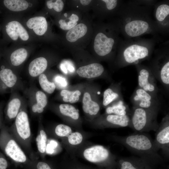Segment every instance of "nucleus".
Instances as JSON below:
<instances>
[{
	"label": "nucleus",
	"mask_w": 169,
	"mask_h": 169,
	"mask_svg": "<svg viewBox=\"0 0 169 169\" xmlns=\"http://www.w3.org/2000/svg\"><path fill=\"white\" fill-rule=\"evenodd\" d=\"M119 162L120 169H139L136 166L132 157L120 158Z\"/></svg>",
	"instance_id": "473e14b6"
},
{
	"label": "nucleus",
	"mask_w": 169,
	"mask_h": 169,
	"mask_svg": "<svg viewBox=\"0 0 169 169\" xmlns=\"http://www.w3.org/2000/svg\"><path fill=\"white\" fill-rule=\"evenodd\" d=\"M47 134L42 124L41 117L38 118L37 136L36 138L38 153L42 159L46 154V148L48 141Z\"/></svg>",
	"instance_id": "dca6fc26"
},
{
	"label": "nucleus",
	"mask_w": 169,
	"mask_h": 169,
	"mask_svg": "<svg viewBox=\"0 0 169 169\" xmlns=\"http://www.w3.org/2000/svg\"><path fill=\"white\" fill-rule=\"evenodd\" d=\"M38 78L40 86L44 91L49 94L54 92L56 88V85L54 82L49 81L44 73L40 75Z\"/></svg>",
	"instance_id": "bb28decb"
},
{
	"label": "nucleus",
	"mask_w": 169,
	"mask_h": 169,
	"mask_svg": "<svg viewBox=\"0 0 169 169\" xmlns=\"http://www.w3.org/2000/svg\"><path fill=\"white\" fill-rule=\"evenodd\" d=\"M88 161L95 163H102L113 160V155L107 148L101 145H95L84 149L82 153Z\"/></svg>",
	"instance_id": "0eeeda50"
},
{
	"label": "nucleus",
	"mask_w": 169,
	"mask_h": 169,
	"mask_svg": "<svg viewBox=\"0 0 169 169\" xmlns=\"http://www.w3.org/2000/svg\"><path fill=\"white\" fill-rule=\"evenodd\" d=\"M107 8L109 10H111L114 8L117 5V1L116 0H103Z\"/></svg>",
	"instance_id": "a19ab883"
},
{
	"label": "nucleus",
	"mask_w": 169,
	"mask_h": 169,
	"mask_svg": "<svg viewBox=\"0 0 169 169\" xmlns=\"http://www.w3.org/2000/svg\"><path fill=\"white\" fill-rule=\"evenodd\" d=\"M3 3L8 9L14 12L25 11L29 6V3L24 0H4Z\"/></svg>",
	"instance_id": "5701e85b"
},
{
	"label": "nucleus",
	"mask_w": 169,
	"mask_h": 169,
	"mask_svg": "<svg viewBox=\"0 0 169 169\" xmlns=\"http://www.w3.org/2000/svg\"><path fill=\"white\" fill-rule=\"evenodd\" d=\"M104 71V68L101 64L94 63L80 67L76 72L80 77L90 79L100 76Z\"/></svg>",
	"instance_id": "a211bd4d"
},
{
	"label": "nucleus",
	"mask_w": 169,
	"mask_h": 169,
	"mask_svg": "<svg viewBox=\"0 0 169 169\" xmlns=\"http://www.w3.org/2000/svg\"><path fill=\"white\" fill-rule=\"evenodd\" d=\"M46 131L54 138L63 140L66 139L73 132L69 126L63 124L57 125L53 128Z\"/></svg>",
	"instance_id": "4be33fe9"
},
{
	"label": "nucleus",
	"mask_w": 169,
	"mask_h": 169,
	"mask_svg": "<svg viewBox=\"0 0 169 169\" xmlns=\"http://www.w3.org/2000/svg\"><path fill=\"white\" fill-rule=\"evenodd\" d=\"M26 25L28 28L38 36L43 35L48 29L46 19L42 16H35L29 18L27 21Z\"/></svg>",
	"instance_id": "f3484780"
},
{
	"label": "nucleus",
	"mask_w": 169,
	"mask_h": 169,
	"mask_svg": "<svg viewBox=\"0 0 169 169\" xmlns=\"http://www.w3.org/2000/svg\"><path fill=\"white\" fill-rule=\"evenodd\" d=\"M0 148L16 164L25 169H34L33 160L30 159L8 131L4 123L0 129Z\"/></svg>",
	"instance_id": "7ed1b4c3"
},
{
	"label": "nucleus",
	"mask_w": 169,
	"mask_h": 169,
	"mask_svg": "<svg viewBox=\"0 0 169 169\" xmlns=\"http://www.w3.org/2000/svg\"><path fill=\"white\" fill-rule=\"evenodd\" d=\"M26 105L27 100L18 91L11 93L4 110L5 121L10 123L14 120L21 110Z\"/></svg>",
	"instance_id": "6e6552de"
},
{
	"label": "nucleus",
	"mask_w": 169,
	"mask_h": 169,
	"mask_svg": "<svg viewBox=\"0 0 169 169\" xmlns=\"http://www.w3.org/2000/svg\"><path fill=\"white\" fill-rule=\"evenodd\" d=\"M9 165L5 156L0 151V169H7Z\"/></svg>",
	"instance_id": "ea45409f"
},
{
	"label": "nucleus",
	"mask_w": 169,
	"mask_h": 169,
	"mask_svg": "<svg viewBox=\"0 0 169 169\" xmlns=\"http://www.w3.org/2000/svg\"><path fill=\"white\" fill-rule=\"evenodd\" d=\"M154 110L137 107L133 112L129 127L136 132L156 131L159 125L156 121Z\"/></svg>",
	"instance_id": "20e7f679"
},
{
	"label": "nucleus",
	"mask_w": 169,
	"mask_h": 169,
	"mask_svg": "<svg viewBox=\"0 0 169 169\" xmlns=\"http://www.w3.org/2000/svg\"><path fill=\"white\" fill-rule=\"evenodd\" d=\"M97 93L98 94H100V92L99 91Z\"/></svg>",
	"instance_id": "a18cd8bd"
},
{
	"label": "nucleus",
	"mask_w": 169,
	"mask_h": 169,
	"mask_svg": "<svg viewBox=\"0 0 169 169\" xmlns=\"http://www.w3.org/2000/svg\"><path fill=\"white\" fill-rule=\"evenodd\" d=\"M149 27L147 23L141 20H136L127 23L125 26L126 33L129 36H139L146 32Z\"/></svg>",
	"instance_id": "6ab92c4d"
},
{
	"label": "nucleus",
	"mask_w": 169,
	"mask_h": 169,
	"mask_svg": "<svg viewBox=\"0 0 169 169\" xmlns=\"http://www.w3.org/2000/svg\"><path fill=\"white\" fill-rule=\"evenodd\" d=\"M130 120L126 115H121L109 114L104 121L100 124L98 127L99 128L108 127L119 128L129 126Z\"/></svg>",
	"instance_id": "ddd939ff"
},
{
	"label": "nucleus",
	"mask_w": 169,
	"mask_h": 169,
	"mask_svg": "<svg viewBox=\"0 0 169 169\" xmlns=\"http://www.w3.org/2000/svg\"><path fill=\"white\" fill-rule=\"evenodd\" d=\"M169 14V6L163 4L159 6L157 8L156 16L157 19L159 21H163Z\"/></svg>",
	"instance_id": "2f4dec72"
},
{
	"label": "nucleus",
	"mask_w": 169,
	"mask_h": 169,
	"mask_svg": "<svg viewBox=\"0 0 169 169\" xmlns=\"http://www.w3.org/2000/svg\"><path fill=\"white\" fill-rule=\"evenodd\" d=\"M54 80L55 85L57 84L60 87H64L67 86V83L66 80L62 76L57 75L54 77Z\"/></svg>",
	"instance_id": "58836bf2"
},
{
	"label": "nucleus",
	"mask_w": 169,
	"mask_h": 169,
	"mask_svg": "<svg viewBox=\"0 0 169 169\" xmlns=\"http://www.w3.org/2000/svg\"><path fill=\"white\" fill-rule=\"evenodd\" d=\"M58 146L57 141L54 140L48 139V143L46 148V154H52L55 151L56 149Z\"/></svg>",
	"instance_id": "4c0bfd02"
},
{
	"label": "nucleus",
	"mask_w": 169,
	"mask_h": 169,
	"mask_svg": "<svg viewBox=\"0 0 169 169\" xmlns=\"http://www.w3.org/2000/svg\"><path fill=\"white\" fill-rule=\"evenodd\" d=\"M67 14L66 13H65V14H64V15L65 16V17H66V16H67Z\"/></svg>",
	"instance_id": "c03bdc74"
},
{
	"label": "nucleus",
	"mask_w": 169,
	"mask_h": 169,
	"mask_svg": "<svg viewBox=\"0 0 169 169\" xmlns=\"http://www.w3.org/2000/svg\"><path fill=\"white\" fill-rule=\"evenodd\" d=\"M82 108L84 112L90 115H95L99 113L100 106L96 102L93 101L88 92L84 93L83 99Z\"/></svg>",
	"instance_id": "aec40b11"
},
{
	"label": "nucleus",
	"mask_w": 169,
	"mask_h": 169,
	"mask_svg": "<svg viewBox=\"0 0 169 169\" xmlns=\"http://www.w3.org/2000/svg\"><path fill=\"white\" fill-rule=\"evenodd\" d=\"M110 137L133 154L148 161H158L161 159L155 148L154 140L146 133L136 132L126 136L113 135Z\"/></svg>",
	"instance_id": "f257e3e1"
},
{
	"label": "nucleus",
	"mask_w": 169,
	"mask_h": 169,
	"mask_svg": "<svg viewBox=\"0 0 169 169\" xmlns=\"http://www.w3.org/2000/svg\"><path fill=\"white\" fill-rule=\"evenodd\" d=\"M46 4L49 9H53L57 12L61 11L64 7V2L61 0H48L46 2Z\"/></svg>",
	"instance_id": "72a5a7b5"
},
{
	"label": "nucleus",
	"mask_w": 169,
	"mask_h": 169,
	"mask_svg": "<svg viewBox=\"0 0 169 169\" xmlns=\"http://www.w3.org/2000/svg\"><path fill=\"white\" fill-rule=\"evenodd\" d=\"M7 34L14 41L26 42L29 39L28 32L19 21L13 20L9 22L6 26Z\"/></svg>",
	"instance_id": "9d476101"
},
{
	"label": "nucleus",
	"mask_w": 169,
	"mask_h": 169,
	"mask_svg": "<svg viewBox=\"0 0 169 169\" xmlns=\"http://www.w3.org/2000/svg\"><path fill=\"white\" fill-rule=\"evenodd\" d=\"M28 99V105L32 115L41 117L48 104V99L44 92L34 85L25 88L23 91Z\"/></svg>",
	"instance_id": "423d86ee"
},
{
	"label": "nucleus",
	"mask_w": 169,
	"mask_h": 169,
	"mask_svg": "<svg viewBox=\"0 0 169 169\" xmlns=\"http://www.w3.org/2000/svg\"><path fill=\"white\" fill-rule=\"evenodd\" d=\"M114 42L113 38H108L103 33H99L95 38L94 47L95 51L99 56H105L111 52Z\"/></svg>",
	"instance_id": "9b49d317"
},
{
	"label": "nucleus",
	"mask_w": 169,
	"mask_h": 169,
	"mask_svg": "<svg viewBox=\"0 0 169 169\" xmlns=\"http://www.w3.org/2000/svg\"><path fill=\"white\" fill-rule=\"evenodd\" d=\"M27 108L26 105L21 110L8 129L29 158L33 160L38 158L32 147V134Z\"/></svg>",
	"instance_id": "f03ea898"
},
{
	"label": "nucleus",
	"mask_w": 169,
	"mask_h": 169,
	"mask_svg": "<svg viewBox=\"0 0 169 169\" xmlns=\"http://www.w3.org/2000/svg\"><path fill=\"white\" fill-rule=\"evenodd\" d=\"M148 49L146 47L137 44H133L125 50L123 55L126 62L132 63L139 59L145 58L148 55Z\"/></svg>",
	"instance_id": "4468645a"
},
{
	"label": "nucleus",
	"mask_w": 169,
	"mask_h": 169,
	"mask_svg": "<svg viewBox=\"0 0 169 169\" xmlns=\"http://www.w3.org/2000/svg\"><path fill=\"white\" fill-rule=\"evenodd\" d=\"M149 74L146 69H143L140 72L138 77L139 85L146 91L152 92L155 90L154 86L149 82Z\"/></svg>",
	"instance_id": "393cba45"
},
{
	"label": "nucleus",
	"mask_w": 169,
	"mask_h": 169,
	"mask_svg": "<svg viewBox=\"0 0 169 169\" xmlns=\"http://www.w3.org/2000/svg\"><path fill=\"white\" fill-rule=\"evenodd\" d=\"M68 143L72 146L79 145L82 142L83 137L82 134L78 131L73 132L66 139ZM64 139V140H65Z\"/></svg>",
	"instance_id": "c756f323"
},
{
	"label": "nucleus",
	"mask_w": 169,
	"mask_h": 169,
	"mask_svg": "<svg viewBox=\"0 0 169 169\" xmlns=\"http://www.w3.org/2000/svg\"><path fill=\"white\" fill-rule=\"evenodd\" d=\"M4 105V102H0V129L4 123L3 117V109Z\"/></svg>",
	"instance_id": "79ce46f5"
},
{
	"label": "nucleus",
	"mask_w": 169,
	"mask_h": 169,
	"mask_svg": "<svg viewBox=\"0 0 169 169\" xmlns=\"http://www.w3.org/2000/svg\"><path fill=\"white\" fill-rule=\"evenodd\" d=\"M118 97L117 93L114 92L111 89H107L104 93L103 105L107 106Z\"/></svg>",
	"instance_id": "7c9ffc66"
},
{
	"label": "nucleus",
	"mask_w": 169,
	"mask_h": 169,
	"mask_svg": "<svg viewBox=\"0 0 169 169\" xmlns=\"http://www.w3.org/2000/svg\"><path fill=\"white\" fill-rule=\"evenodd\" d=\"M34 169H53L48 162L43 159L39 160L38 159L33 160Z\"/></svg>",
	"instance_id": "e433bc0d"
},
{
	"label": "nucleus",
	"mask_w": 169,
	"mask_h": 169,
	"mask_svg": "<svg viewBox=\"0 0 169 169\" xmlns=\"http://www.w3.org/2000/svg\"><path fill=\"white\" fill-rule=\"evenodd\" d=\"M25 88L19 73L7 63L0 67V94L23 91Z\"/></svg>",
	"instance_id": "39448f33"
},
{
	"label": "nucleus",
	"mask_w": 169,
	"mask_h": 169,
	"mask_svg": "<svg viewBox=\"0 0 169 169\" xmlns=\"http://www.w3.org/2000/svg\"><path fill=\"white\" fill-rule=\"evenodd\" d=\"M91 0H80V3H81L84 6L87 5L89 4L91 2Z\"/></svg>",
	"instance_id": "37998d69"
},
{
	"label": "nucleus",
	"mask_w": 169,
	"mask_h": 169,
	"mask_svg": "<svg viewBox=\"0 0 169 169\" xmlns=\"http://www.w3.org/2000/svg\"><path fill=\"white\" fill-rule=\"evenodd\" d=\"M59 111L62 115L70 117L74 120H77L79 118V114L78 110L71 105H60L59 106Z\"/></svg>",
	"instance_id": "a878e982"
},
{
	"label": "nucleus",
	"mask_w": 169,
	"mask_h": 169,
	"mask_svg": "<svg viewBox=\"0 0 169 169\" xmlns=\"http://www.w3.org/2000/svg\"><path fill=\"white\" fill-rule=\"evenodd\" d=\"M126 107L123 105L122 101H120L116 104L111 106L108 107L106 110L108 114H113L125 115H126Z\"/></svg>",
	"instance_id": "c85d7f7f"
},
{
	"label": "nucleus",
	"mask_w": 169,
	"mask_h": 169,
	"mask_svg": "<svg viewBox=\"0 0 169 169\" xmlns=\"http://www.w3.org/2000/svg\"><path fill=\"white\" fill-rule=\"evenodd\" d=\"M29 52L23 47L15 49L10 53L7 58V63L19 73V70L29 56Z\"/></svg>",
	"instance_id": "f8f14e48"
},
{
	"label": "nucleus",
	"mask_w": 169,
	"mask_h": 169,
	"mask_svg": "<svg viewBox=\"0 0 169 169\" xmlns=\"http://www.w3.org/2000/svg\"><path fill=\"white\" fill-rule=\"evenodd\" d=\"M160 77L163 83L169 84V62H167L162 67L160 73Z\"/></svg>",
	"instance_id": "f704fd0d"
},
{
	"label": "nucleus",
	"mask_w": 169,
	"mask_h": 169,
	"mask_svg": "<svg viewBox=\"0 0 169 169\" xmlns=\"http://www.w3.org/2000/svg\"><path fill=\"white\" fill-rule=\"evenodd\" d=\"M87 31V26L80 23L76 25L69 30L67 33L66 37L67 40L70 42H74L84 36Z\"/></svg>",
	"instance_id": "412c9836"
},
{
	"label": "nucleus",
	"mask_w": 169,
	"mask_h": 169,
	"mask_svg": "<svg viewBox=\"0 0 169 169\" xmlns=\"http://www.w3.org/2000/svg\"><path fill=\"white\" fill-rule=\"evenodd\" d=\"M48 66V62L44 57L39 56L33 59L29 63L28 68V73L29 77L34 79L44 72Z\"/></svg>",
	"instance_id": "2eb2a0df"
},
{
	"label": "nucleus",
	"mask_w": 169,
	"mask_h": 169,
	"mask_svg": "<svg viewBox=\"0 0 169 169\" xmlns=\"http://www.w3.org/2000/svg\"><path fill=\"white\" fill-rule=\"evenodd\" d=\"M60 95L63 97V100L64 101L74 103L79 100L81 92L79 90L70 91L63 90L60 92Z\"/></svg>",
	"instance_id": "cd10ccee"
},
{
	"label": "nucleus",
	"mask_w": 169,
	"mask_h": 169,
	"mask_svg": "<svg viewBox=\"0 0 169 169\" xmlns=\"http://www.w3.org/2000/svg\"><path fill=\"white\" fill-rule=\"evenodd\" d=\"M151 96L142 89L137 90L136 95L134 97L135 101L140 102L139 107L148 110L151 106Z\"/></svg>",
	"instance_id": "b1692460"
},
{
	"label": "nucleus",
	"mask_w": 169,
	"mask_h": 169,
	"mask_svg": "<svg viewBox=\"0 0 169 169\" xmlns=\"http://www.w3.org/2000/svg\"><path fill=\"white\" fill-rule=\"evenodd\" d=\"M167 116L163 120L156 131L154 144L156 150L161 149L164 155H169V123Z\"/></svg>",
	"instance_id": "1a4fd4ad"
},
{
	"label": "nucleus",
	"mask_w": 169,
	"mask_h": 169,
	"mask_svg": "<svg viewBox=\"0 0 169 169\" xmlns=\"http://www.w3.org/2000/svg\"><path fill=\"white\" fill-rule=\"evenodd\" d=\"M69 21L67 22L65 20L60 19L59 21L60 28L64 30H70L77 25V23L68 18Z\"/></svg>",
	"instance_id": "c9c22d12"
}]
</instances>
